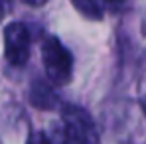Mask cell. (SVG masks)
Here are the masks:
<instances>
[{
    "instance_id": "1",
    "label": "cell",
    "mask_w": 146,
    "mask_h": 144,
    "mask_svg": "<svg viewBox=\"0 0 146 144\" xmlns=\"http://www.w3.org/2000/svg\"><path fill=\"white\" fill-rule=\"evenodd\" d=\"M42 61H44V69L48 75L49 83L53 85H65L71 81L73 73V57L69 49L65 48L59 38L49 36L42 44Z\"/></svg>"
},
{
    "instance_id": "2",
    "label": "cell",
    "mask_w": 146,
    "mask_h": 144,
    "mask_svg": "<svg viewBox=\"0 0 146 144\" xmlns=\"http://www.w3.org/2000/svg\"><path fill=\"white\" fill-rule=\"evenodd\" d=\"M63 126H65V134L61 144H97V130L91 117L79 109L67 105L63 109Z\"/></svg>"
},
{
    "instance_id": "3",
    "label": "cell",
    "mask_w": 146,
    "mask_h": 144,
    "mask_svg": "<svg viewBox=\"0 0 146 144\" xmlns=\"http://www.w3.org/2000/svg\"><path fill=\"white\" fill-rule=\"evenodd\" d=\"M4 57L14 67H24L30 59V32L20 22L4 28Z\"/></svg>"
},
{
    "instance_id": "4",
    "label": "cell",
    "mask_w": 146,
    "mask_h": 144,
    "mask_svg": "<svg viewBox=\"0 0 146 144\" xmlns=\"http://www.w3.org/2000/svg\"><path fill=\"white\" fill-rule=\"evenodd\" d=\"M30 103L38 109H53L57 105V95L51 91L48 83L36 81L32 85V91H30Z\"/></svg>"
},
{
    "instance_id": "5",
    "label": "cell",
    "mask_w": 146,
    "mask_h": 144,
    "mask_svg": "<svg viewBox=\"0 0 146 144\" xmlns=\"http://www.w3.org/2000/svg\"><path fill=\"white\" fill-rule=\"evenodd\" d=\"M75 10L79 14H83L85 18L89 20H101L103 18V12H105V6H103V0H71Z\"/></svg>"
},
{
    "instance_id": "6",
    "label": "cell",
    "mask_w": 146,
    "mask_h": 144,
    "mask_svg": "<svg viewBox=\"0 0 146 144\" xmlns=\"http://www.w3.org/2000/svg\"><path fill=\"white\" fill-rule=\"evenodd\" d=\"M26 144H49V138L42 132V130H34V132H30Z\"/></svg>"
},
{
    "instance_id": "7",
    "label": "cell",
    "mask_w": 146,
    "mask_h": 144,
    "mask_svg": "<svg viewBox=\"0 0 146 144\" xmlns=\"http://www.w3.org/2000/svg\"><path fill=\"white\" fill-rule=\"evenodd\" d=\"M8 8H10V0H0V20L4 18V14L8 12Z\"/></svg>"
},
{
    "instance_id": "8",
    "label": "cell",
    "mask_w": 146,
    "mask_h": 144,
    "mask_svg": "<svg viewBox=\"0 0 146 144\" xmlns=\"http://www.w3.org/2000/svg\"><path fill=\"white\" fill-rule=\"evenodd\" d=\"M24 4H28V6H44L48 0H22Z\"/></svg>"
},
{
    "instance_id": "9",
    "label": "cell",
    "mask_w": 146,
    "mask_h": 144,
    "mask_svg": "<svg viewBox=\"0 0 146 144\" xmlns=\"http://www.w3.org/2000/svg\"><path fill=\"white\" fill-rule=\"evenodd\" d=\"M107 2H122V0H107Z\"/></svg>"
}]
</instances>
